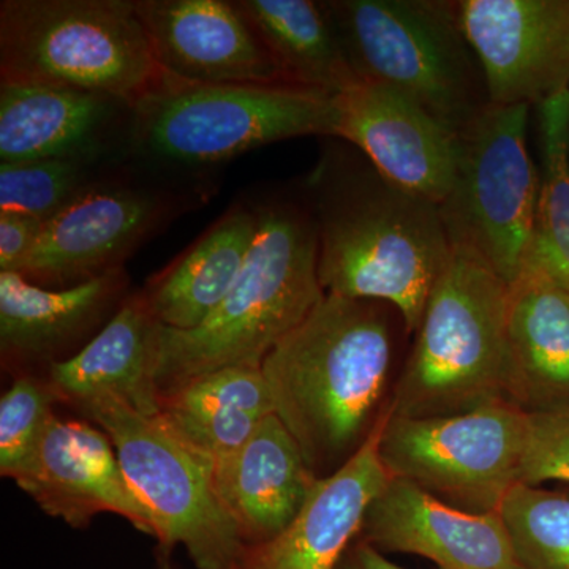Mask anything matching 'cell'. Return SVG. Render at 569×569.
<instances>
[{
  "instance_id": "1",
  "label": "cell",
  "mask_w": 569,
  "mask_h": 569,
  "mask_svg": "<svg viewBox=\"0 0 569 569\" xmlns=\"http://www.w3.org/2000/svg\"><path fill=\"white\" fill-rule=\"evenodd\" d=\"M307 204L325 293L385 302L417 332L452 250L438 204L339 149L310 174Z\"/></svg>"
},
{
  "instance_id": "2",
  "label": "cell",
  "mask_w": 569,
  "mask_h": 569,
  "mask_svg": "<svg viewBox=\"0 0 569 569\" xmlns=\"http://www.w3.org/2000/svg\"><path fill=\"white\" fill-rule=\"evenodd\" d=\"M389 309L325 295L261 365L274 415L318 479L346 466L387 415L395 358Z\"/></svg>"
},
{
  "instance_id": "3",
  "label": "cell",
  "mask_w": 569,
  "mask_h": 569,
  "mask_svg": "<svg viewBox=\"0 0 569 569\" xmlns=\"http://www.w3.org/2000/svg\"><path fill=\"white\" fill-rule=\"evenodd\" d=\"M257 234L241 274L211 317L190 331L160 332V397L231 366L261 367L277 343L325 298L318 231L309 204L269 198L254 204Z\"/></svg>"
},
{
  "instance_id": "4",
  "label": "cell",
  "mask_w": 569,
  "mask_h": 569,
  "mask_svg": "<svg viewBox=\"0 0 569 569\" xmlns=\"http://www.w3.org/2000/svg\"><path fill=\"white\" fill-rule=\"evenodd\" d=\"M339 96L291 84H190L164 77L133 104L127 159L197 183L242 153L291 138L336 137Z\"/></svg>"
},
{
  "instance_id": "5",
  "label": "cell",
  "mask_w": 569,
  "mask_h": 569,
  "mask_svg": "<svg viewBox=\"0 0 569 569\" xmlns=\"http://www.w3.org/2000/svg\"><path fill=\"white\" fill-rule=\"evenodd\" d=\"M509 284L452 246L389 396L392 417H451L507 402Z\"/></svg>"
},
{
  "instance_id": "6",
  "label": "cell",
  "mask_w": 569,
  "mask_h": 569,
  "mask_svg": "<svg viewBox=\"0 0 569 569\" xmlns=\"http://www.w3.org/2000/svg\"><path fill=\"white\" fill-rule=\"evenodd\" d=\"M0 74L132 104L167 77L134 0H2Z\"/></svg>"
},
{
  "instance_id": "7",
  "label": "cell",
  "mask_w": 569,
  "mask_h": 569,
  "mask_svg": "<svg viewBox=\"0 0 569 569\" xmlns=\"http://www.w3.org/2000/svg\"><path fill=\"white\" fill-rule=\"evenodd\" d=\"M326 7L359 81L396 89L456 133L488 107L456 2L329 0Z\"/></svg>"
},
{
  "instance_id": "8",
  "label": "cell",
  "mask_w": 569,
  "mask_h": 569,
  "mask_svg": "<svg viewBox=\"0 0 569 569\" xmlns=\"http://www.w3.org/2000/svg\"><path fill=\"white\" fill-rule=\"evenodd\" d=\"M80 408L110 437L160 546H183L198 569L242 568L249 546L219 496L211 460L160 413L148 417L111 397Z\"/></svg>"
},
{
  "instance_id": "9",
  "label": "cell",
  "mask_w": 569,
  "mask_h": 569,
  "mask_svg": "<svg viewBox=\"0 0 569 569\" xmlns=\"http://www.w3.org/2000/svg\"><path fill=\"white\" fill-rule=\"evenodd\" d=\"M529 104L489 103L459 133L455 186L440 208L451 246L473 250L508 284L522 276L539 200L527 149Z\"/></svg>"
},
{
  "instance_id": "10",
  "label": "cell",
  "mask_w": 569,
  "mask_h": 569,
  "mask_svg": "<svg viewBox=\"0 0 569 569\" xmlns=\"http://www.w3.org/2000/svg\"><path fill=\"white\" fill-rule=\"evenodd\" d=\"M204 194L197 183L123 160L44 222L18 274L41 287L67 288L121 271L127 258Z\"/></svg>"
},
{
  "instance_id": "11",
  "label": "cell",
  "mask_w": 569,
  "mask_h": 569,
  "mask_svg": "<svg viewBox=\"0 0 569 569\" xmlns=\"http://www.w3.org/2000/svg\"><path fill=\"white\" fill-rule=\"evenodd\" d=\"M529 415L509 402L451 417L387 415L380 458L391 478L471 512H500L520 485Z\"/></svg>"
},
{
  "instance_id": "12",
  "label": "cell",
  "mask_w": 569,
  "mask_h": 569,
  "mask_svg": "<svg viewBox=\"0 0 569 569\" xmlns=\"http://www.w3.org/2000/svg\"><path fill=\"white\" fill-rule=\"evenodd\" d=\"M456 6L489 103L539 107L569 91V0H460Z\"/></svg>"
},
{
  "instance_id": "13",
  "label": "cell",
  "mask_w": 569,
  "mask_h": 569,
  "mask_svg": "<svg viewBox=\"0 0 569 569\" xmlns=\"http://www.w3.org/2000/svg\"><path fill=\"white\" fill-rule=\"evenodd\" d=\"M336 138L355 146L389 181L440 206L458 173L460 141L407 96L359 81L339 96Z\"/></svg>"
},
{
  "instance_id": "14",
  "label": "cell",
  "mask_w": 569,
  "mask_h": 569,
  "mask_svg": "<svg viewBox=\"0 0 569 569\" xmlns=\"http://www.w3.org/2000/svg\"><path fill=\"white\" fill-rule=\"evenodd\" d=\"M133 104L104 93L0 81V164L127 160Z\"/></svg>"
},
{
  "instance_id": "15",
  "label": "cell",
  "mask_w": 569,
  "mask_h": 569,
  "mask_svg": "<svg viewBox=\"0 0 569 569\" xmlns=\"http://www.w3.org/2000/svg\"><path fill=\"white\" fill-rule=\"evenodd\" d=\"M134 9L168 77L190 84H291L236 2L134 0Z\"/></svg>"
},
{
  "instance_id": "16",
  "label": "cell",
  "mask_w": 569,
  "mask_h": 569,
  "mask_svg": "<svg viewBox=\"0 0 569 569\" xmlns=\"http://www.w3.org/2000/svg\"><path fill=\"white\" fill-rule=\"evenodd\" d=\"M380 552L425 557L440 569H520L500 512L471 515L391 478L367 508L361 535Z\"/></svg>"
},
{
  "instance_id": "17",
  "label": "cell",
  "mask_w": 569,
  "mask_h": 569,
  "mask_svg": "<svg viewBox=\"0 0 569 569\" xmlns=\"http://www.w3.org/2000/svg\"><path fill=\"white\" fill-rule=\"evenodd\" d=\"M52 518L84 527L112 512L152 535V520L123 477L114 445L102 429L77 419L52 418L31 466L17 479Z\"/></svg>"
},
{
  "instance_id": "18",
  "label": "cell",
  "mask_w": 569,
  "mask_h": 569,
  "mask_svg": "<svg viewBox=\"0 0 569 569\" xmlns=\"http://www.w3.org/2000/svg\"><path fill=\"white\" fill-rule=\"evenodd\" d=\"M387 415L346 466L318 479L305 508L279 537L247 550L241 569L339 568L361 535L367 508L389 481L378 449Z\"/></svg>"
},
{
  "instance_id": "19",
  "label": "cell",
  "mask_w": 569,
  "mask_h": 569,
  "mask_svg": "<svg viewBox=\"0 0 569 569\" xmlns=\"http://www.w3.org/2000/svg\"><path fill=\"white\" fill-rule=\"evenodd\" d=\"M160 332L162 325L144 293L129 296L78 353L51 362V387L80 407L111 397L156 417L160 413Z\"/></svg>"
},
{
  "instance_id": "20",
  "label": "cell",
  "mask_w": 569,
  "mask_h": 569,
  "mask_svg": "<svg viewBox=\"0 0 569 569\" xmlns=\"http://www.w3.org/2000/svg\"><path fill=\"white\" fill-rule=\"evenodd\" d=\"M224 508L247 546L271 541L305 508L318 478L274 413L230 458L213 467Z\"/></svg>"
},
{
  "instance_id": "21",
  "label": "cell",
  "mask_w": 569,
  "mask_h": 569,
  "mask_svg": "<svg viewBox=\"0 0 569 569\" xmlns=\"http://www.w3.org/2000/svg\"><path fill=\"white\" fill-rule=\"evenodd\" d=\"M505 400L526 415L569 407V291L533 272L509 284Z\"/></svg>"
},
{
  "instance_id": "22",
  "label": "cell",
  "mask_w": 569,
  "mask_h": 569,
  "mask_svg": "<svg viewBox=\"0 0 569 569\" xmlns=\"http://www.w3.org/2000/svg\"><path fill=\"white\" fill-rule=\"evenodd\" d=\"M257 228L254 204H234L160 272L144 291L160 325L176 331L203 325L241 274Z\"/></svg>"
},
{
  "instance_id": "23",
  "label": "cell",
  "mask_w": 569,
  "mask_h": 569,
  "mask_svg": "<svg viewBox=\"0 0 569 569\" xmlns=\"http://www.w3.org/2000/svg\"><path fill=\"white\" fill-rule=\"evenodd\" d=\"M272 413L261 367H223L160 397V417L213 467L233 456Z\"/></svg>"
},
{
  "instance_id": "24",
  "label": "cell",
  "mask_w": 569,
  "mask_h": 569,
  "mask_svg": "<svg viewBox=\"0 0 569 569\" xmlns=\"http://www.w3.org/2000/svg\"><path fill=\"white\" fill-rule=\"evenodd\" d=\"M121 271L67 288L41 287L18 272H0V347L17 358H39L84 336L121 298Z\"/></svg>"
},
{
  "instance_id": "25",
  "label": "cell",
  "mask_w": 569,
  "mask_h": 569,
  "mask_svg": "<svg viewBox=\"0 0 569 569\" xmlns=\"http://www.w3.org/2000/svg\"><path fill=\"white\" fill-rule=\"evenodd\" d=\"M288 81L340 96L358 84L326 2L236 0Z\"/></svg>"
},
{
  "instance_id": "26",
  "label": "cell",
  "mask_w": 569,
  "mask_h": 569,
  "mask_svg": "<svg viewBox=\"0 0 569 569\" xmlns=\"http://www.w3.org/2000/svg\"><path fill=\"white\" fill-rule=\"evenodd\" d=\"M542 173L537 223L523 272L569 291V91L538 107Z\"/></svg>"
},
{
  "instance_id": "27",
  "label": "cell",
  "mask_w": 569,
  "mask_h": 569,
  "mask_svg": "<svg viewBox=\"0 0 569 569\" xmlns=\"http://www.w3.org/2000/svg\"><path fill=\"white\" fill-rule=\"evenodd\" d=\"M500 515L520 569H569V490L516 486Z\"/></svg>"
},
{
  "instance_id": "28",
  "label": "cell",
  "mask_w": 569,
  "mask_h": 569,
  "mask_svg": "<svg viewBox=\"0 0 569 569\" xmlns=\"http://www.w3.org/2000/svg\"><path fill=\"white\" fill-rule=\"evenodd\" d=\"M118 163L50 159L0 164V212L48 222Z\"/></svg>"
},
{
  "instance_id": "29",
  "label": "cell",
  "mask_w": 569,
  "mask_h": 569,
  "mask_svg": "<svg viewBox=\"0 0 569 569\" xmlns=\"http://www.w3.org/2000/svg\"><path fill=\"white\" fill-rule=\"evenodd\" d=\"M54 388L20 377L0 399V473L17 481L31 466L48 426L56 417Z\"/></svg>"
},
{
  "instance_id": "30",
  "label": "cell",
  "mask_w": 569,
  "mask_h": 569,
  "mask_svg": "<svg viewBox=\"0 0 569 569\" xmlns=\"http://www.w3.org/2000/svg\"><path fill=\"white\" fill-rule=\"evenodd\" d=\"M569 486V407L529 415L520 485Z\"/></svg>"
},
{
  "instance_id": "31",
  "label": "cell",
  "mask_w": 569,
  "mask_h": 569,
  "mask_svg": "<svg viewBox=\"0 0 569 569\" xmlns=\"http://www.w3.org/2000/svg\"><path fill=\"white\" fill-rule=\"evenodd\" d=\"M43 220L20 212H0V272H18L43 231Z\"/></svg>"
},
{
  "instance_id": "32",
  "label": "cell",
  "mask_w": 569,
  "mask_h": 569,
  "mask_svg": "<svg viewBox=\"0 0 569 569\" xmlns=\"http://www.w3.org/2000/svg\"><path fill=\"white\" fill-rule=\"evenodd\" d=\"M337 569H403L362 538H356Z\"/></svg>"
},
{
  "instance_id": "33",
  "label": "cell",
  "mask_w": 569,
  "mask_h": 569,
  "mask_svg": "<svg viewBox=\"0 0 569 569\" xmlns=\"http://www.w3.org/2000/svg\"><path fill=\"white\" fill-rule=\"evenodd\" d=\"M170 550L160 546V557L157 559V569H176L173 561L170 559Z\"/></svg>"
}]
</instances>
